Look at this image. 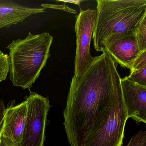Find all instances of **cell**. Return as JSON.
I'll list each match as a JSON object with an SVG mask.
<instances>
[{
	"label": "cell",
	"instance_id": "1",
	"mask_svg": "<svg viewBox=\"0 0 146 146\" xmlns=\"http://www.w3.org/2000/svg\"><path fill=\"white\" fill-rule=\"evenodd\" d=\"M72 78L64 111L70 146H122L128 117L115 62L106 50Z\"/></svg>",
	"mask_w": 146,
	"mask_h": 146
},
{
	"label": "cell",
	"instance_id": "2",
	"mask_svg": "<svg viewBox=\"0 0 146 146\" xmlns=\"http://www.w3.org/2000/svg\"><path fill=\"white\" fill-rule=\"evenodd\" d=\"M96 18L93 34L97 52L113 42L134 34L146 16V0H97Z\"/></svg>",
	"mask_w": 146,
	"mask_h": 146
},
{
	"label": "cell",
	"instance_id": "3",
	"mask_svg": "<svg viewBox=\"0 0 146 146\" xmlns=\"http://www.w3.org/2000/svg\"><path fill=\"white\" fill-rule=\"evenodd\" d=\"M50 34L31 32L23 40L13 41L7 46L10 67L9 78L15 87L30 91L33 84L46 67L53 42Z\"/></svg>",
	"mask_w": 146,
	"mask_h": 146
},
{
	"label": "cell",
	"instance_id": "4",
	"mask_svg": "<svg viewBox=\"0 0 146 146\" xmlns=\"http://www.w3.org/2000/svg\"><path fill=\"white\" fill-rule=\"evenodd\" d=\"M25 100L28 102V111L19 146H44L48 114L51 107L49 99L30 91Z\"/></svg>",
	"mask_w": 146,
	"mask_h": 146
},
{
	"label": "cell",
	"instance_id": "5",
	"mask_svg": "<svg viewBox=\"0 0 146 146\" xmlns=\"http://www.w3.org/2000/svg\"><path fill=\"white\" fill-rule=\"evenodd\" d=\"M96 18V10L91 9L81 10L76 16L75 25L76 48L73 76L75 78L80 77L94 60L90 48Z\"/></svg>",
	"mask_w": 146,
	"mask_h": 146
},
{
	"label": "cell",
	"instance_id": "6",
	"mask_svg": "<svg viewBox=\"0 0 146 146\" xmlns=\"http://www.w3.org/2000/svg\"><path fill=\"white\" fill-rule=\"evenodd\" d=\"M121 88L128 117L146 123V86L139 85L128 76L121 78Z\"/></svg>",
	"mask_w": 146,
	"mask_h": 146
},
{
	"label": "cell",
	"instance_id": "7",
	"mask_svg": "<svg viewBox=\"0 0 146 146\" xmlns=\"http://www.w3.org/2000/svg\"><path fill=\"white\" fill-rule=\"evenodd\" d=\"M11 102L6 109L0 134L4 138L11 140L19 146L23 138L28 111V102L25 100L22 103L14 106Z\"/></svg>",
	"mask_w": 146,
	"mask_h": 146
},
{
	"label": "cell",
	"instance_id": "8",
	"mask_svg": "<svg viewBox=\"0 0 146 146\" xmlns=\"http://www.w3.org/2000/svg\"><path fill=\"white\" fill-rule=\"evenodd\" d=\"M114 62L130 69L140 51L135 34L122 36L111 43L106 48Z\"/></svg>",
	"mask_w": 146,
	"mask_h": 146
},
{
	"label": "cell",
	"instance_id": "9",
	"mask_svg": "<svg viewBox=\"0 0 146 146\" xmlns=\"http://www.w3.org/2000/svg\"><path fill=\"white\" fill-rule=\"evenodd\" d=\"M45 10L24 6L15 1L0 0V29L23 23L29 17L42 13Z\"/></svg>",
	"mask_w": 146,
	"mask_h": 146
},
{
	"label": "cell",
	"instance_id": "10",
	"mask_svg": "<svg viewBox=\"0 0 146 146\" xmlns=\"http://www.w3.org/2000/svg\"><path fill=\"white\" fill-rule=\"evenodd\" d=\"M134 34L140 51L146 50V16L137 26Z\"/></svg>",
	"mask_w": 146,
	"mask_h": 146
},
{
	"label": "cell",
	"instance_id": "11",
	"mask_svg": "<svg viewBox=\"0 0 146 146\" xmlns=\"http://www.w3.org/2000/svg\"><path fill=\"white\" fill-rule=\"evenodd\" d=\"M146 66L137 70L130 71V74L128 77L134 82L146 86Z\"/></svg>",
	"mask_w": 146,
	"mask_h": 146
},
{
	"label": "cell",
	"instance_id": "12",
	"mask_svg": "<svg viewBox=\"0 0 146 146\" xmlns=\"http://www.w3.org/2000/svg\"><path fill=\"white\" fill-rule=\"evenodd\" d=\"M10 62L8 54L2 52L0 55V84L7 78L9 73Z\"/></svg>",
	"mask_w": 146,
	"mask_h": 146
},
{
	"label": "cell",
	"instance_id": "13",
	"mask_svg": "<svg viewBox=\"0 0 146 146\" xmlns=\"http://www.w3.org/2000/svg\"><path fill=\"white\" fill-rule=\"evenodd\" d=\"M126 146H146V131H141L132 137Z\"/></svg>",
	"mask_w": 146,
	"mask_h": 146
},
{
	"label": "cell",
	"instance_id": "14",
	"mask_svg": "<svg viewBox=\"0 0 146 146\" xmlns=\"http://www.w3.org/2000/svg\"><path fill=\"white\" fill-rule=\"evenodd\" d=\"M146 66V50L143 51L134 61L130 71L137 70Z\"/></svg>",
	"mask_w": 146,
	"mask_h": 146
},
{
	"label": "cell",
	"instance_id": "15",
	"mask_svg": "<svg viewBox=\"0 0 146 146\" xmlns=\"http://www.w3.org/2000/svg\"><path fill=\"white\" fill-rule=\"evenodd\" d=\"M42 8L46 9V8H54V9H60V10H64L66 11L69 12L71 13H76V11L64 5H46V4H42L41 5Z\"/></svg>",
	"mask_w": 146,
	"mask_h": 146
},
{
	"label": "cell",
	"instance_id": "16",
	"mask_svg": "<svg viewBox=\"0 0 146 146\" xmlns=\"http://www.w3.org/2000/svg\"><path fill=\"white\" fill-rule=\"evenodd\" d=\"M5 107L2 100H0V127L2 125L6 112Z\"/></svg>",
	"mask_w": 146,
	"mask_h": 146
},
{
	"label": "cell",
	"instance_id": "17",
	"mask_svg": "<svg viewBox=\"0 0 146 146\" xmlns=\"http://www.w3.org/2000/svg\"><path fill=\"white\" fill-rule=\"evenodd\" d=\"M0 146H19L18 144L12 141L7 138H4L1 136Z\"/></svg>",
	"mask_w": 146,
	"mask_h": 146
},
{
	"label": "cell",
	"instance_id": "18",
	"mask_svg": "<svg viewBox=\"0 0 146 146\" xmlns=\"http://www.w3.org/2000/svg\"><path fill=\"white\" fill-rule=\"evenodd\" d=\"M84 1H80V0H78V1H61V2H65V3H70L72 4H76L78 6H80L81 3L83 2Z\"/></svg>",
	"mask_w": 146,
	"mask_h": 146
},
{
	"label": "cell",
	"instance_id": "19",
	"mask_svg": "<svg viewBox=\"0 0 146 146\" xmlns=\"http://www.w3.org/2000/svg\"><path fill=\"white\" fill-rule=\"evenodd\" d=\"M1 135L0 134V143H1Z\"/></svg>",
	"mask_w": 146,
	"mask_h": 146
},
{
	"label": "cell",
	"instance_id": "20",
	"mask_svg": "<svg viewBox=\"0 0 146 146\" xmlns=\"http://www.w3.org/2000/svg\"><path fill=\"white\" fill-rule=\"evenodd\" d=\"M2 52H2V51H0V55H1V54H2Z\"/></svg>",
	"mask_w": 146,
	"mask_h": 146
}]
</instances>
